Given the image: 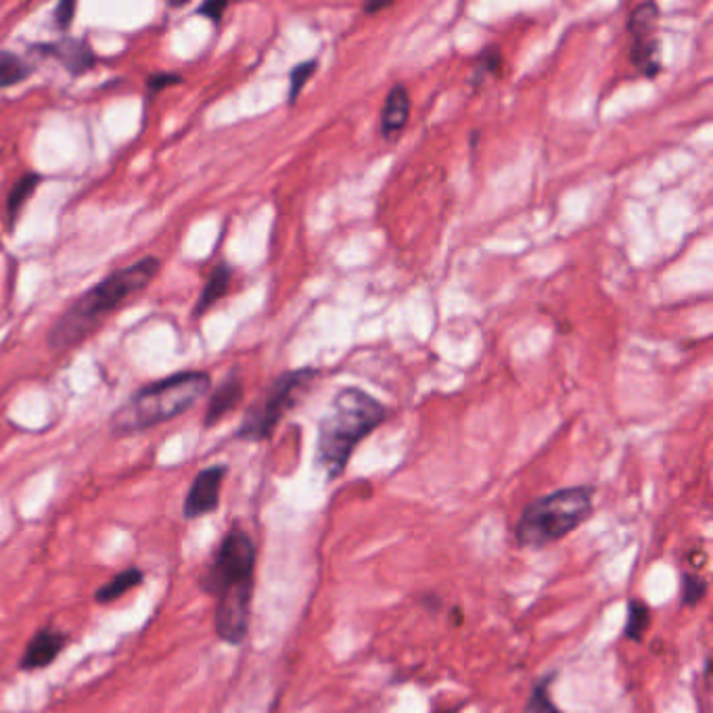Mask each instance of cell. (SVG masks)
Listing matches in <instances>:
<instances>
[{"instance_id": "2", "label": "cell", "mask_w": 713, "mask_h": 713, "mask_svg": "<svg viewBox=\"0 0 713 713\" xmlns=\"http://www.w3.org/2000/svg\"><path fill=\"white\" fill-rule=\"evenodd\" d=\"M387 416L384 404L360 387H343L321 421L316 465L327 479H337L350 463L358 443L368 438Z\"/></svg>"}, {"instance_id": "12", "label": "cell", "mask_w": 713, "mask_h": 713, "mask_svg": "<svg viewBox=\"0 0 713 713\" xmlns=\"http://www.w3.org/2000/svg\"><path fill=\"white\" fill-rule=\"evenodd\" d=\"M243 384L237 375H230L224 384L220 385L218 389L214 391V396L208 402L205 409V416H203V425L205 427H214L220 423L228 412L235 411L241 400H243Z\"/></svg>"}, {"instance_id": "24", "label": "cell", "mask_w": 713, "mask_h": 713, "mask_svg": "<svg viewBox=\"0 0 713 713\" xmlns=\"http://www.w3.org/2000/svg\"><path fill=\"white\" fill-rule=\"evenodd\" d=\"M228 9V2H220V0H214V2H205V4H201L199 9H197V13L199 15H203V17H208L212 24H216L218 26L220 22H222V15H224V11Z\"/></svg>"}, {"instance_id": "6", "label": "cell", "mask_w": 713, "mask_h": 713, "mask_svg": "<svg viewBox=\"0 0 713 713\" xmlns=\"http://www.w3.org/2000/svg\"><path fill=\"white\" fill-rule=\"evenodd\" d=\"M253 570H255V547L249 538L248 531L241 527H233L214 556V563L201 577V588L208 595L218 597L220 592L253 584Z\"/></svg>"}, {"instance_id": "7", "label": "cell", "mask_w": 713, "mask_h": 713, "mask_svg": "<svg viewBox=\"0 0 713 713\" xmlns=\"http://www.w3.org/2000/svg\"><path fill=\"white\" fill-rule=\"evenodd\" d=\"M659 7L655 2H640L628 15L630 59L634 67L655 78L661 72V42H659Z\"/></svg>"}, {"instance_id": "10", "label": "cell", "mask_w": 713, "mask_h": 713, "mask_svg": "<svg viewBox=\"0 0 713 713\" xmlns=\"http://www.w3.org/2000/svg\"><path fill=\"white\" fill-rule=\"evenodd\" d=\"M65 645H67V638L63 631L55 630V628H42L32 636V640L22 655V661H20V667L26 672L49 667L61 655Z\"/></svg>"}, {"instance_id": "18", "label": "cell", "mask_w": 713, "mask_h": 713, "mask_svg": "<svg viewBox=\"0 0 713 713\" xmlns=\"http://www.w3.org/2000/svg\"><path fill=\"white\" fill-rule=\"evenodd\" d=\"M500 70H502V53H500V49H498V47H488V49L481 53L479 61H477V65H475V70H473V78H471V83L477 86V84L481 83L486 76H496V74H500Z\"/></svg>"}, {"instance_id": "23", "label": "cell", "mask_w": 713, "mask_h": 713, "mask_svg": "<svg viewBox=\"0 0 713 713\" xmlns=\"http://www.w3.org/2000/svg\"><path fill=\"white\" fill-rule=\"evenodd\" d=\"M183 83V78L178 74H170V72H158L153 76H149L147 80V88H149V97H158L162 90L174 86V84Z\"/></svg>"}, {"instance_id": "9", "label": "cell", "mask_w": 713, "mask_h": 713, "mask_svg": "<svg viewBox=\"0 0 713 713\" xmlns=\"http://www.w3.org/2000/svg\"><path fill=\"white\" fill-rule=\"evenodd\" d=\"M34 53L45 57H55L63 67L74 74L83 76L90 72L97 63V55L92 53L90 45L83 38H63L59 42H47V45H36Z\"/></svg>"}, {"instance_id": "26", "label": "cell", "mask_w": 713, "mask_h": 713, "mask_svg": "<svg viewBox=\"0 0 713 713\" xmlns=\"http://www.w3.org/2000/svg\"><path fill=\"white\" fill-rule=\"evenodd\" d=\"M0 155H2V151H0Z\"/></svg>"}, {"instance_id": "13", "label": "cell", "mask_w": 713, "mask_h": 713, "mask_svg": "<svg viewBox=\"0 0 713 713\" xmlns=\"http://www.w3.org/2000/svg\"><path fill=\"white\" fill-rule=\"evenodd\" d=\"M230 280H233V268L226 266V264H218L212 275L208 278L199 300H197V305H195V316H203L214 303H218L226 293H228V287H230Z\"/></svg>"}, {"instance_id": "8", "label": "cell", "mask_w": 713, "mask_h": 713, "mask_svg": "<svg viewBox=\"0 0 713 713\" xmlns=\"http://www.w3.org/2000/svg\"><path fill=\"white\" fill-rule=\"evenodd\" d=\"M228 468L224 465H214L203 468L192 479L189 495L183 504V515L187 520H199L214 513L220 504V490L224 484Z\"/></svg>"}, {"instance_id": "16", "label": "cell", "mask_w": 713, "mask_h": 713, "mask_svg": "<svg viewBox=\"0 0 713 713\" xmlns=\"http://www.w3.org/2000/svg\"><path fill=\"white\" fill-rule=\"evenodd\" d=\"M142 581V572L133 567V570H126L122 574H117L115 577H111L110 581L105 586H101L97 590V603H113L117 601L120 597H124L128 590L137 588Z\"/></svg>"}, {"instance_id": "1", "label": "cell", "mask_w": 713, "mask_h": 713, "mask_svg": "<svg viewBox=\"0 0 713 713\" xmlns=\"http://www.w3.org/2000/svg\"><path fill=\"white\" fill-rule=\"evenodd\" d=\"M160 268V258L147 255L97 283L59 316L49 333V346L55 352H63L83 343L115 310L142 291L158 276Z\"/></svg>"}, {"instance_id": "21", "label": "cell", "mask_w": 713, "mask_h": 713, "mask_svg": "<svg viewBox=\"0 0 713 713\" xmlns=\"http://www.w3.org/2000/svg\"><path fill=\"white\" fill-rule=\"evenodd\" d=\"M705 595H708V581L703 577L686 574L683 579V604L695 606L705 599Z\"/></svg>"}, {"instance_id": "17", "label": "cell", "mask_w": 713, "mask_h": 713, "mask_svg": "<svg viewBox=\"0 0 713 713\" xmlns=\"http://www.w3.org/2000/svg\"><path fill=\"white\" fill-rule=\"evenodd\" d=\"M651 628V609L649 604L640 599H631L628 603V615H626V638L634 642H642L645 634Z\"/></svg>"}, {"instance_id": "5", "label": "cell", "mask_w": 713, "mask_h": 713, "mask_svg": "<svg viewBox=\"0 0 713 713\" xmlns=\"http://www.w3.org/2000/svg\"><path fill=\"white\" fill-rule=\"evenodd\" d=\"M318 377L316 368H300L283 373L271 389L260 398L248 412L237 431V438L246 441H262L275 434L280 418L291 411L298 402V396L308 385Z\"/></svg>"}, {"instance_id": "3", "label": "cell", "mask_w": 713, "mask_h": 713, "mask_svg": "<svg viewBox=\"0 0 713 713\" xmlns=\"http://www.w3.org/2000/svg\"><path fill=\"white\" fill-rule=\"evenodd\" d=\"M212 377L203 371H185L140 387L130 400L113 412L111 431L130 436L162 425L192 409L210 389Z\"/></svg>"}, {"instance_id": "14", "label": "cell", "mask_w": 713, "mask_h": 713, "mask_svg": "<svg viewBox=\"0 0 713 713\" xmlns=\"http://www.w3.org/2000/svg\"><path fill=\"white\" fill-rule=\"evenodd\" d=\"M40 180H42V178H40L38 174L28 172V174H24V176L13 185V189H11L9 197H7V218H9V224H11V226H13V224L17 222V218H20L24 205L28 203L29 197H32L34 191L38 189Z\"/></svg>"}, {"instance_id": "19", "label": "cell", "mask_w": 713, "mask_h": 713, "mask_svg": "<svg viewBox=\"0 0 713 713\" xmlns=\"http://www.w3.org/2000/svg\"><path fill=\"white\" fill-rule=\"evenodd\" d=\"M316 61H303V63H298L293 70H291V76H289V103L293 105L300 97V92L303 90L305 83L314 76L316 72Z\"/></svg>"}, {"instance_id": "4", "label": "cell", "mask_w": 713, "mask_h": 713, "mask_svg": "<svg viewBox=\"0 0 713 713\" xmlns=\"http://www.w3.org/2000/svg\"><path fill=\"white\" fill-rule=\"evenodd\" d=\"M592 486L563 488L536 498L525 506L515 527L517 542L525 549H545L567 538L592 515Z\"/></svg>"}, {"instance_id": "15", "label": "cell", "mask_w": 713, "mask_h": 713, "mask_svg": "<svg viewBox=\"0 0 713 713\" xmlns=\"http://www.w3.org/2000/svg\"><path fill=\"white\" fill-rule=\"evenodd\" d=\"M32 74L34 65H29L24 57L13 51H0V90L28 80Z\"/></svg>"}, {"instance_id": "25", "label": "cell", "mask_w": 713, "mask_h": 713, "mask_svg": "<svg viewBox=\"0 0 713 713\" xmlns=\"http://www.w3.org/2000/svg\"><path fill=\"white\" fill-rule=\"evenodd\" d=\"M393 2H368L364 4V11L366 13H377V11H384V9H389Z\"/></svg>"}, {"instance_id": "11", "label": "cell", "mask_w": 713, "mask_h": 713, "mask_svg": "<svg viewBox=\"0 0 713 713\" xmlns=\"http://www.w3.org/2000/svg\"><path fill=\"white\" fill-rule=\"evenodd\" d=\"M411 92L404 84L391 86L384 110H381V135L385 138H393L402 133V128L409 124L411 117Z\"/></svg>"}, {"instance_id": "22", "label": "cell", "mask_w": 713, "mask_h": 713, "mask_svg": "<svg viewBox=\"0 0 713 713\" xmlns=\"http://www.w3.org/2000/svg\"><path fill=\"white\" fill-rule=\"evenodd\" d=\"M76 9H78V4H76L74 0H63V2H59L55 7V11H53V20H55L57 28L61 29V32L72 28V24H74V15H76Z\"/></svg>"}, {"instance_id": "20", "label": "cell", "mask_w": 713, "mask_h": 713, "mask_svg": "<svg viewBox=\"0 0 713 713\" xmlns=\"http://www.w3.org/2000/svg\"><path fill=\"white\" fill-rule=\"evenodd\" d=\"M549 683L550 678L534 688L525 703V713H561L550 699Z\"/></svg>"}]
</instances>
